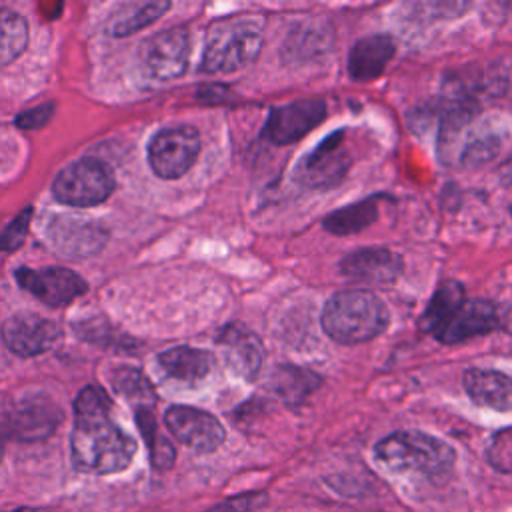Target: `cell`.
Instances as JSON below:
<instances>
[{
    "label": "cell",
    "mask_w": 512,
    "mask_h": 512,
    "mask_svg": "<svg viewBox=\"0 0 512 512\" xmlns=\"http://www.w3.org/2000/svg\"><path fill=\"white\" fill-rule=\"evenodd\" d=\"M72 464L86 474H116L130 466L136 442L112 420V402L104 388L86 386L74 400L70 434Z\"/></svg>",
    "instance_id": "cell-1"
},
{
    "label": "cell",
    "mask_w": 512,
    "mask_h": 512,
    "mask_svg": "<svg viewBox=\"0 0 512 512\" xmlns=\"http://www.w3.org/2000/svg\"><path fill=\"white\" fill-rule=\"evenodd\" d=\"M390 322L386 304L368 290L336 292L322 310L324 332L340 344H360L380 336Z\"/></svg>",
    "instance_id": "cell-2"
},
{
    "label": "cell",
    "mask_w": 512,
    "mask_h": 512,
    "mask_svg": "<svg viewBox=\"0 0 512 512\" xmlns=\"http://www.w3.org/2000/svg\"><path fill=\"white\" fill-rule=\"evenodd\" d=\"M374 454L396 472L424 476H442L452 470L456 460L450 444L420 430H398L384 436L374 446Z\"/></svg>",
    "instance_id": "cell-3"
},
{
    "label": "cell",
    "mask_w": 512,
    "mask_h": 512,
    "mask_svg": "<svg viewBox=\"0 0 512 512\" xmlns=\"http://www.w3.org/2000/svg\"><path fill=\"white\" fill-rule=\"evenodd\" d=\"M262 48V28L250 18H230L214 24L208 32L200 70L228 74L256 60Z\"/></svg>",
    "instance_id": "cell-4"
},
{
    "label": "cell",
    "mask_w": 512,
    "mask_h": 512,
    "mask_svg": "<svg viewBox=\"0 0 512 512\" xmlns=\"http://www.w3.org/2000/svg\"><path fill=\"white\" fill-rule=\"evenodd\" d=\"M114 190L110 168L94 158H82L68 164L52 182V194L66 206L86 208L102 204Z\"/></svg>",
    "instance_id": "cell-5"
},
{
    "label": "cell",
    "mask_w": 512,
    "mask_h": 512,
    "mask_svg": "<svg viewBox=\"0 0 512 512\" xmlns=\"http://www.w3.org/2000/svg\"><path fill=\"white\" fill-rule=\"evenodd\" d=\"M200 152V134L192 126L164 128L148 144V162L156 176L174 180L184 176Z\"/></svg>",
    "instance_id": "cell-6"
},
{
    "label": "cell",
    "mask_w": 512,
    "mask_h": 512,
    "mask_svg": "<svg viewBox=\"0 0 512 512\" xmlns=\"http://www.w3.org/2000/svg\"><path fill=\"white\" fill-rule=\"evenodd\" d=\"M350 162L344 130H336L302 158L296 176L310 188H332L346 178Z\"/></svg>",
    "instance_id": "cell-7"
},
{
    "label": "cell",
    "mask_w": 512,
    "mask_h": 512,
    "mask_svg": "<svg viewBox=\"0 0 512 512\" xmlns=\"http://www.w3.org/2000/svg\"><path fill=\"white\" fill-rule=\"evenodd\" d=\"M190 56V36L184 28H168L150 36L140 48V64L150 78L172 80L184 74Z\"/></svg>",
    "instance_id": "cell-8"
},
{
    "label": "cell",
    "mask_w": 512,
    "mask_h": 512,
    "mask_svg": "<svg viewBox=\"0 0 512 512\" xmlns=\"http://www.w3.org/2000/svg\"><path fill=\"white\" fill-rule=\"evenodd\" d=\"M50 246L66 258H88L106 244L108 232L100 222L76 216H50L44 226Z\"/></svg>",
    "instance_id": "cell-9"
},
{
    "label": "cell",
    "mask_w": 512,
    "mask_h": 512,
    "mask_svg": "<svg viewBox=\"0 0 512 512\" xmlns=\"http://www.w3.org/2000/svg\"><path fill=\"white\" fill-rule=\"evenodd\" d=\"M164 424L180 444L200 454L214 452L226 438V430L216 416L192 406H170Z\"/></svg>",
    "instance_id": "cell-10"
},
{
    "label": "cell",
    "mask_w": 512,
    "mask_h": 512,
    "mask_svg": "<svg viewBox=\"0 0 512 512\" xmlns=\"http://www.w3.org/2000/svg\"><path fill=\"white\" fill-rule=\"evenodd\" d=\"M326 116V102L322 98H302L270 112L264 124V138L272 144L286 146L304 138Z\"/></svg>",
    "instance_id": "cell-11"
},
{
    "label": "cell",
    "mask_w": 512,
    "mask_h": 512,
    "mask_svg": "<svg viewBox=\"0 0 512 512\" xmlns=\"http://www.w3.org/2000/svg\"><path fill=\"white\" fill-rule=\"evenodd\" d=\"M60 408L42 394L16 400L6 414V430L22 442H38L48 438L60 424Z\"/></svg>",
    "instance_id": "cell-12"
},
{
    "label": "cell",
    "mask_w": 512,
    "mask_h": 512,
    "mask_svg": "<svg viewBox=\"0 0 512 512\" xmlns=\"http://www.w3.org/2000/svg\"><path fill=\"white\" fill-rule=\"evenodd\" d=\"M62 336L60 326L44 316L22 312L2 324V340L18 356H38L48 352Z\"/></svg>",
    "instance_id": "cell-13"
},
{
    "label": "cell",
    "mask_w": 512,
    "mask_h": 512,
    "mask_svg": "<svg viewBox=\"0 0 512 512\" xmlns=\"http://www.w3.org/2000/svg\"><path fill=\"white\" fill-rule=\"evenodd\" d=\"M16 282L42 300L48 306H62L72 302L74 298L82 296L86 292V282L76 272L60 266L32 270V268H20L16 270Z\"/></svg>",
    "instance_id": "cell-14"
},
{
    "label": "cell",
    "mask_w": 512,
    "mask_h": 512,
    "mask_svg": "<svg viewBox=\"0 0 512 512\" xmlns=\"http://www.w3.org/2000/svg\"><path fill=\"white\" fill-rule=\"evenodd\" d=\"M502 324L500 312L492 302L486 300H464L454 314L434 332L444 344L464 342L496 330Z\"/></svg>",
    "instance_id": "cell-15"
},
{
    "label": "cell",
    "mask_w": 512,
    "mask_h": 512,
    "mask_svg": "<svg viewBox=\"0 0 512 512\" xmlns=\"http://www.w3.org/2000/svg\"><path fill=\"white\" fill-rule=\"evenodd\" d=\"M344 276L368 282V284H390L402 270L400 258L386 248H364L348 254L340 262Z\"/></svg>",
    "instance_id": "cell-16"
},
{
    "label": "cell",
    "mask_w": 512,
    "mask_h": 512,
    "mask_svg": "<svg viewBox=\"0 0 512 512\" xmlns=\"http://www.w3.org/2000/svg\"><path fill=\"white\" fill-rule=\"evenodd\" d=\"M218 344L224 350L226 362L236 374H240L242 378H254L258 374L264 358V348L254 332H250L242 324H230L220 332Z\"/></svg>",
    "instance_id": "cell-17"
},
{
    "label": "cell",
    "mask_w": 512,
    "mask_h": 512,
    "mask_svg": "<svg viewBox=\"0 0 512 512\" xmlns=\"http://www.w3.org/2000/svg\"><path fill=\"white\" fill-rule=\"evenodd\" d=\"M464 388L480 406L500 412L512 410V372L470 368L464 374Z\"/></svg>",
    "instance_id": "cell-18"
},
{
    "label": "cell",
    "mask_w": 512,
    "mask_h": 512,
    "mask_svg": "<svg viewBox=\"0 0 512 512\" xmlns=\"http://www.w3.org/2000/svg\"><path fill=\"white\" fill-rule=\"evenodd\" d=\"M396 52L394 40L386 34H370L360 38L348 56V72L356 82L376 80Z\"/></svg>",
    "instance_id": "cell-19"
},
{
    "label": "cell",
    "mask_w": 512,
    "mask_h": 512,
    "mask_svg": "<svg viewBox=\"0 0 512 512\" xmlns=\"http://www.w3.org/2000/svg\"><path fill=\"white\" fill-rule=\"evenodd\" d=\"M162 370L180 382H198L214 368V356L202 348L176 346L158 356Z\"/></svg>",
    "instance_id": "cell-20"
},
{
    "label": "cell",
    "mask_w": 512,
    "mask_h": 512,
    "mask_svg": "<svg viewBox=\"0 0 512 512\" xmlns=\"http://www.w3.org/2000/svg\"><path fill=\"white\" fill-rule=\"evenodd\" d=\"M380 200H388V196H384V194L370 196L362 202H354L350 206L334 210L332 214H328L324 218V228L332 234H338V236L360 232V230H364V228H368L370 224L376 222Z\"/></svg>",
    "instance_id": "cell-21"
},
{
    "label": "cell",
    "mask_w": 512,
    "mask_h": 512,
    "mask_svg": "<svg viewBox=\"0 0 512 512\" xmlns=\"http://www.w3.org/2000/svg\"><path fill=\"white\" fill-rule=\"evenodd\" d=\"M466 300V292L464 286L456 280H446L442 284H438L434 296L430 298L422 318H420V326L426 332H436L452 314L454 310Z\"/></svg>",
    "instance_id": "cell-22"
},
{
    "label": "cell",
    "mask_w": 512,
    "mask_h": 512,
    "mask_svg": "<svg viewBox=\"0 0 512 512\" xmlns=\"http://www.w3.org/2000/svg\"><path fill=\"white\" fill-rule=\"evenodd\" d=\"M136 424L142 432V438L146 442L148 454H150V462L156 470H168L174 460H176V450L172 446V442L160 434L156 418L152 414V410L148 406H138L136 408Z\"/></svg>",
    "instance_id": "cell-23"
},
{
    "label": "cell",
    "mask_w": 512,
    "mask_h": 512,
    "mask_svg": "<svg viewBox=\"0 0 512 512\" xmlns=\"http://www.w3.org/2000/svg\"><path fill=\"white\" fill-rule=\"evenodd\" d=\"M28 44V24L26 20L10 10L0 8V66L16 60Z\"/></svg>",
    "instance_id": "cell-24"
},
{
    "label": "cell",
    "mask_w": 512,
    "mask_h": 512,
    "mask_svg": "<svg viewBox=\"0 0 512 512\" xmlns=\"http://www.w3.org/2000/svg\"><path fill=\"white\" fill-rule=\"evenodd\" d=\"M476 112H478V106L470 98H458L444 108V114L440 120V136H438V142L444 154L452 146V142H456L462 130L472 122Z\"/></svg>",
    "instance_id": "cell-25"
},
{
    "label": "cell",
    "mask_w": 512,
    "mask_h": 512,
    "mask_svg": "<svg viewBox=\"0 0 512 512\" xmlns=\"http://www.w3.org/2000/svg\"><path fill=\"white\" fill-rule=\"evenodd\" d=\"M328 46V32L310 24L308 28H298L288 36L284 52L290 60H308L324 52Z\"/></svg>",
    "instance_id": "cell-26"
},
{
    "label": "cell",
    "mask_w": 512,
    "mask_h": 512,
    "mask_svg": "<svg viewBox=\"0 0 512 512\" xmlns=\"http://www.w3.org/2000/svg\"><path fill=\"white\" fill-rule=\"evenodd\" d=\"M318 378L306 370H298V368H288L284 372L276 374V390L278 394H282L284 398H288L290 402H298L302 400L308 392H312L318 386Z\"/></svg>",
    "instance_id": "cell-27"
},
{
    "label": "cell",
    "mask_w": 512,
    "mask_h": 512,
    "mask_svg": "<svg viewBox=\"0 0 512 512\" xmlns=\"http://www.w3.org/2000/svg\"><path fill=\"white\" fill-rule=\"evenodd\" d=\"M168 8H170V2H146V4L138 6L136 12H132L128 18L116 22L112 26V34L118 36V38L136 34L138 30H142V28L150 26L152 22H156Z\"/></svg>",
    "instance_id": "cell-28"
},
{
    "label": "cell",
    "mask_w": 512,
    "mask_h": 512,
    "mask_svg": "<svg viewBox=\"0 0 512 512\" xmlns=\"http://www.w3.org/2000/svg\"><path fill=\"white\" fill-rule=\"evenodd\" d=\"M498 150H500V138L496 134L492 132L476 134L474 138L468 140V144H464L460 162L468 168H476L490 162L498 154Z\"/></svg>",
    "instance_id": "cell-29"
},
{
    "label": "cell",
    "mask_w": 512,
    "mask_h": 512,
    "mask_svg": "<svg viewBox=\"0 0 512 512\" xmlns=\"http://www.w3.org/2000/svg\"><path fill=\"white\" fill-rule=\"evenodd\" d=\"M486 460L494 470L512 474V426L492 434L486 446Z\"/></svg>",
    "instance_id": "cell-30"
},
{
    "label": "cell",
    "mask_w": 512,
    "mask_h": 512,
    "mask_svg": "<svg viewBox=\"0 0 512 512\" xmlns=\"http://www.w3.org/2000/svg\"><path fill=\"white\" fill-rule=\"evenodd\" d=\"M114 386L120 394H124L130 400H152V388L148 384V380L138 372V370H122L116 380Z\"/></svg>",
    "instance_id": "cell-31"
},
{
    "label": "cell",
    "mask_w": 512,
    "mask_h": 512,
    "mask_svg": "<svg viewBox=\"0 0 512 512\" xmlns=\"http://www.w3.org/2000/svg\"><path fill=\"white\" fill-rule=\"evenodd\" d=\"M30 216H32V208H26L2 230V234H0V250L2 252L16 250L22 244V240H24V236L28 232Z\"/></svg>",
    "instance_id": "cell-32"
},
{
    "label": "cell",
    "mask_w": 512,
    "mask_h": 512,
    "mask_svg": "<svg viewBox=\"0 0 512 512\" xmlns=\"http://www.w3.org/2000/svg\"><path fill=\"white\" fill-rule=\"evenodd\" d=\"M268 500L266 492H248L238 494L234 498H228L216 506H212L208 512H250L254 508H260Z\"/></svg>",
    "instance_id": "cell-33"
},
{
    "label": "cell",
    "mask_w": 512,
    "mask_h": 512,
    "mask_svg": "<svg viewBox=\"0 0 512 512\" xmlns=\"http://www.w3.org/2000/svg\"><path fill=\"white\" fill-rule=\"evenodd\" d=\"M52 112H54V104H40L32 110H26L22 114L16 116V124L22 128V130H36V128H42L50 118H52Z\"/></svg>",
    "instance_id": "cell-34"
},
{
    "label": "cell",
    "mask_w": 512,
    "mask_h": 512,
    "mask_svg": "<svg viewBox=\"0 0 512 512\" xmlns=\"http://www.w3.org/2000/svg\"><path fill=\"white\" fill-rule=\"evenodd\" d=\"M10 512H56V510H52V508H16Z\"/></svg>",
    "instance_id": "cell-35"
},
{
    "label": "cell",
    "mask_w": 512,
    "mask_h": 512,
    "mask_svg": "<svg viewBox=\"0 0 512 512\" xmlns=\"http://www.w3.org/2000/svg\"><path fill=\"white\" fill-rule=\"evenodd\" d=\"M502 174H504L506 182H508V184H512V160H510V162H508V166L502 170Z\"/></svg>",
    "instance_id": "cell-36"
},
{
    "label": "cell",
    "mask_w": 512,
    "mask_h": 512,
    "mask_svg": "<svg viewBox=\"0 0 512 512\" xmlns=\"http://www.w3.org/2000/svg\"><path fill=\"white\" fill-rule=\"evenodd\" d=\"M2 452H4V448H2V440H0V460H2Z\"/></svg>",
    "instance_id": "cell-37"
}]
</instances>
